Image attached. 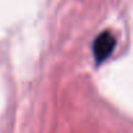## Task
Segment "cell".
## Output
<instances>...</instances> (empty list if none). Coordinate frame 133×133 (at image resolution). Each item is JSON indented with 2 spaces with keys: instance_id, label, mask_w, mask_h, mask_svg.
Masks as SVG:
<instances>
[{
  "instance_id": "obj_1",
  "label": "cell",
  "mask_w": 133,
  "mask_h": 133,
  "mask_svg": "<svg viewBox=\"0 0 133 133\" xmlns=\"http://www.w3.org/2000/svg\"><path fill=\"white\" fill-rule=\"evenodd\" d=\"M116 46V38L114 37V34L111 31H103L101 33L94 43H93V55H94V60L99 64L103 63L104 60H107L111 54L114 52Z\"/></svg>"
}]
</instances>
